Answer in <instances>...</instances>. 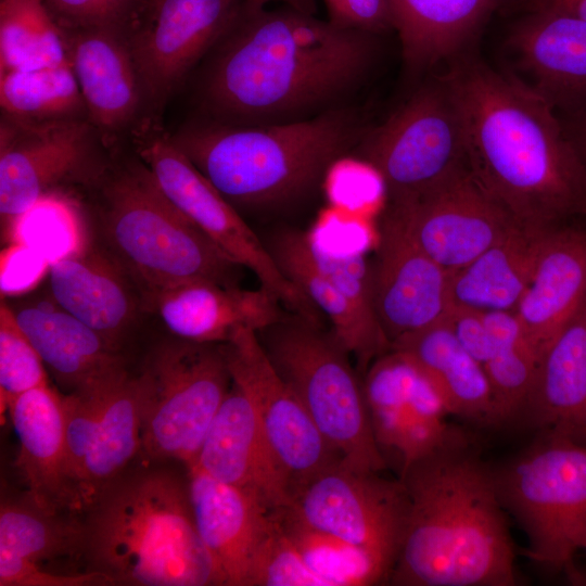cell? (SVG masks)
Returning a JSON list of instances; mask_svg holds the SVG:
<instances>
[{"label": "cell", "mask_w": 586, "mask_h": 586, "mask_svg": "<svg viewBox=\"0 0 586 586\" xmlns=\"http://www.w3.org/2000/svg\"><path fill=\"white\" fill-rule=\"evenodd\" d=\"M399 479L410 507L390 584H517L507 511L466 433L403 467Z\"/></svg>", "instance_id": "obj_3"}, {"label": "cell", "mask_w": 586, "mask_h": 586, "mask_svg": "<svg viewBox=\"0 0 586 586\" xmlns=\"http://www.w3.org/2000/svg\"><path fill=\"white\" fill-rule=\"evenodd\" d=\"M357 151L380 175L392 204L412 201L466 167L462 122L445 76L421 86L361 135Z\"/></svg>", "instance_id": "obj_10"}, {"label": "cell", "mask_w": 586, "mask_h": 586, "mask_svg": "<svg viewBox=\"0 0 586 586\" xmlns=\"http://www.w3.org/2000/svg\"><path fill=\"white\" fill-rule=\"evenodd\" d=\"M360 135L351 114L331 111L267 125L195 123L170 138L239 211L301 198Z\"/></svg>", "instance_id": "obj_6"}, {"label": "cell", "mask_w": 586, "mask_h": 586, "mask_svg": "<svg viewBox=\"0 0 586 586\" xmlns=\"http://www.w3.org/2000/svg\"><path fill=\"white\" fill-rule=\"evenodd\" d=\"M244 0H148L126 31L146 109L161 111L230 28Z\"/></svg>", "instance_id": "obj_14"}, {"label": "cell", "mask_w": 586, "mask_h": 586, "mask_svg": "<svg viewBox=\"0 0 586 586\" xmlns=\"http://www.w3.org/2000/svg\"><path fill=\"white\" fill-rule=\"evenodd\" d=\"M13 313L44 366L67 393L87 390L127 369L120 351L56 304L53 308L24 306Z\"/></svg>", "instance_id": "obj_27"}, {"label": "cell", "mask_w": 586, "mask_h": 586, "mask_svg": "<svg viewBox=\"0 0 586 586\" xmlns=\"http://www.w3.org/2000/svg\"><path fill=\"white\" fill-rule=\"evenodd\" d=\"M547 230L518 225L469 264L449 273L451 308L514 313L532 279Z\"/></svg>", "instance_id": "obj_31"}, {"label": "cell", "mask_w": 586, "mask_h": 586, "mask_svg": "<svg viewBox=\"0 0 586 586\" xmlns=\"http://www.w3.org/2000/svg\"><path fill=\"white\" fill-rule=\"evenodd\" d=\"M444 76L471 173L519 225L550 229L586 217V162L540 94L475 56L458 54Z\"/></svg>", "instance_id": "obj_1"}, {"label": "cell", "mask_w": 586, "mask_h": 586, "mask_svg": "<svg viewBox=\"0 0 586 586\" xmlns=\"http://www.w3.org/2000/svg\"><path fill=\"white\" fill-rule=\"evenodd\" d=\"M575 123L569 135L586 162V109L574 115Z\"/></svg>", "instance_id": "obj_47"}, {"label": "cell", "mask_w": 586, "mask_h": 586, "mask_svg": "<svg viewBox=\"0 0 586 586\" xmlns=\"http://www.w3.org/2000/svg\"><path fill=\"white\" fill-rule=\"evenodd\" d=\"M373 34L290 7L243 9L208 52L199 95L213 120L263 124L342 95L366 74Z\"/></svg>", "instance_id": "obj_2"}, {"label": "cell", "mask_w": 586, "mask_h": 586, "mask_svg": "<svg viewBox=\"0 0 586 586\" xmlns=\"http://www.w3.org/2000/svg\"><path fill=\"white\" fill-rule=\"evenodd\" d=\"M329 22L337 27L378 34L393 28L386 0H323Z\"/></svg>", "instance_id": "obj_44"}, {"label": "cell", "mask_w": 586, "mask_h": 586, "mask_svg": "<svg viewBox=\"0 0 586 586\" xmlns=\"http://www.w3.org/2000/svg\"><path fill=\"white\" fill-rule=\"evenodd\" d=\"M412 72L457 56L501 0H386Z\"/></svg>", "instance_id": "obj_33"}, {"label": "cell", "mask_w": 586, "mask_h": 586, "mask_svg": "<svg viewBox=\"0 0 586 586\" xmlns=\"http://www.w3.org/2000/svg\"><path fill=\"white\" fill-rule=\"evenodd\" d=\"M257 334L278 373L342 460L358 470L381 472L386 461L372 432L364 382L332 332L293 314Z\"/></svg>", "instance_id": "obj_7"}, {"label": "cell", "mask_w": 586, "mask_h": 586, "mask_svg": "<svg viewBox=\"0 0 586 586\" xmlns=\"http://www.w3.org/2000/svg\"><path fill=\"white\" fill-rule=\"evenodd\" d=\"M194 524L225 585L246 586L254 551L270 523V510L250 493L189 467Z\"/></svg>", "instance_id": "obj_24"}, {"label": "cell", "mask_w": 586, "mask_h": 586, "mask_svg": "<svg viewBox=\"0 0 586 586\" xmlns=\"http://www.w3.org/2000/svg\"><path fill=\"white\" fill-rule=\"evenodd\" d=\"M445 400L450 416L474 426L505 424L484 368L460 344L447 317L394 342Z\"/></svg>", "instance_id": "obj_26"}, {"label": "cell", "mask_w": 586, "mask_h": 586, "mask_svg": "<svg viewBox=\"0 0 586 586\" xmlns=\"http://www.w3.org/2000/svg\"><path fill=\"white\" fill-rule=\"evenodd\" d=\"M540 435L491 467L500 501L527 539L526 555L552 571L572 570L586 540V444Z\"/></svg>", "instance_id": "obj_8"}, {"label": "cell", "mask_w": 586, "mask_h": 586, "mask_svg": "<svg viewBox=\"0 0 586 586\" xmlns=\"http://www.w3.org/2000/svg\"><path fill=\"white\" fill-rule=\"evenodd\" d=\"M48 277L54 304L120 352L149 314L133 280L93 242L53 259Z\"/></svg>", "instance_id": "obj_18"}, {"label": "cell", "mask_w": 586, "mask_h": 586, "mask_svg": "<svg viewBox=\"0 0 586 586\" xmlns=\"http://www.w3.org/2000/svg\"><path fill=\"white\" fill-rule=\"evenodd\" d=\"M266 289L226 286L211 281L184 282L145 302L171 335L198 343H227L242 329L259 332L288 316Z\"/></svg>", "instance_id": "obj_21"}, {"label": "cell", "mask_w": 586, "mask_h": 586, "mask_svg": "<svg viewBox=\"0 0 586 586\" xmlns=\"http://www.w3.org/2000/svg\"><path fill=\"white\" fill-rule=\"evenodd\" d=\"M137 155L167 199L234 262L250 269L262 288L314 323L322 314L281 272L267 245L214 184L174 143L170 135L145 122L133 131Z\"/></svg>", "instance_id": "obj_11"}, {"label": "cell", "mask_w": 586, "mask_h": 586, "mask_svg": "<svg viewBox=\"0 0 586 586\" xmlns=\"http://www.w3.org/2000/svg\"><path fill=\"white\" fill-rule=\"evenodd\" d=\"M308 246L315 264L352 305L364 316L378 322L372 304L370 265L362 254L334 255L322 249L310 234Z\"/></svg>", "instance_id": "obj_42"}, {"label": "cell", "mask_w": 586, "mask_h": 586, "mask_svg": "<svg viewBox=\"0 0 586 586\" xmlns=\"http://www.w3.org/2000/svg\"><path fill=\"white\" fill-rule=\"evenodd\" d=\"M67 62L64 34L42 0L0 1V74Z\"/></svg>", "instance_id": "obj_38"}, {"label": "cell", "mask_w": 586, "mask_h": 586, "mask_svg": "<svg viewBox=\"0 0 586 586\" xmlns=\"http://www.w3.org/2000/svg\"><path fill=\"white\" fill-rule=\"evenodd\" d=\"M88 120L102 135L136 129L144 122L145 97L126 31L112 28L62 30Z\"/></svg>", "instance_id": "obj_20"}, {"label": "cell", "mask_w": 586, "mask_h": 586, "mask_svg": "<svg viewBox=\"0 0 586 586\" xmlns=\"http://www.w3.org/2000/svg\"><path fill=\"white\" fill-rule=\"evenodd\" d=\"M140 381L128 369L106 385L101 419L68 511L87 512L141 451Z\"/></svg>", "instance_id": "obj_32"}, {"label": "cell", "mask_w": 586, "mask_h": 586, "mask_svg": "<svg viewBox=\"0 0 586 586\" xmlns=\"http://www.w3.org/2000/svg\"><path fill=\"white\" fill-rule=\"evenodd\" d=\"M391 208L416 243L448 273L519 225L482 188L468 165L425 194Z\"/></svg>", "instance_id": "obj_16"}, {"label": "cell", "mask_w": 586, "mask_h": 586, "mask_svg": "<svg viewBox=\"0 0 586 586\" xmlns=\"http://www.w3.org/2000/svg\"><path fill=\"white\" fill-rule=\"evenodd\" d=\"M370 278L375 318L390 346L445 319L451 309L449 273L416 243L391 207L380 225Z\"/></svg>", "instance_id": "obj_17"}, {"label": "cell", "mask_w": 586, "mask_h": 586, "mask_svg": "<svg viewBox=\"0 0 586 586\" xmlns=\"http://www.w3.org/2000/svg\"><path fill=\"white\" fill-rule=\"evenodd\" d=\"M90 122H25L7 116L0 125V217L2 239L18 241L22 222L44 196L69 181L88 183L97 162Z\"/></svg>", "instance_id": "obj_12"}, {"label": "cell", "mask_w": 586, "mask_h": 586, "mask_svg": "<svg viewBox=\"0 0 586 586\" xmlns=\"http://www.w3.org/2000/svg\"><path fill=\"white\" fill-rule=\"evenodd\" d=\"M583 550H585V551H586V540H585V544H584Z\"/></svg>", "instance_id": "obj_48"}, {"label": "cell", "mask_w": 586, "mask_h": 586, "mask_svg": "<svg viewBox=\"0 0 586 586\" xmlns=\"http://www.w3.org/2000/svg\"><path fill=\"white\" fill-rule=\"evenodd\" d=\"M379 473L340 460L297 487L286 506L313 527L373 551L393 571L410 502L400 479Z\"/></svg>", "instance_id": "obj_13"}, {"label": "cell", "mask_w": 586, "mask_h": 586, "mask_svg": "<svg viewBox=\"0 0 586 586\" xmlns=\"http://www.w3.org/2000/svg\"><path fill=\"white\" fill-rule=\"evenodd\" d=\"M86 186L91 242L127 272L144 304L184 282L240 285L242 266L167 199L138 155L103 165Z\"/></svg>", "instance_id": "obj_5"}, {"label": "cell", "mask_w": 586, "mask_h": 586, "mask_svg": "<svg viewBox=\"0 0 586 586\" xmlns=\"http://www.w3.org/2000/svg\"><path fill=\"white\" fill-rule=\"evenodd\" d=\"M364 391L378 446L398 455L417 424L444 421L447 406L423 372L403 354L390 349L368 367Z\"/></svg>", "instance_id": "obj_30"}, {"label": "cell", "mask_w": 586, "mask_h": 586, "mask_svg": "<svg viewBox=\"0 0 586 586\" xmlns=\"http://www.w3.org/2000/svg\"><path fill=\"white\" fill-rule=\"evenodd\" d=\"M2 115L25 122L88 119L69 62L0 74Z\"/></svg>", "instance_id": "obj_36"}, {"label": "cell", "mask_w": 586, "mask_h": 586, "mask_svg": "<svg viewBox=\"0 0 586 586\" xmlns=\"http://www.w3.org/2000/svg\"><path fill=\"white\" fill-rule=\"evenodd\" d=\"M8 412L18 438L15 461L26 495L37 505L65 511L63 394L50 385L17 396Z\"/></svg>", "instance_id": "obj_28"}, {"label": "cell", "mask_w": 586, "mask_h": 586, "mask_svg": "<svg viewBox=\"0 0 586 586\" xmlns=\"http://www.w3.org/2000/svg\"><path fill=\"white\" fill-rule=\"evenodd\" d=\"M138 375L141 451L190 467L231 385L225 343L173 335L151 349Z\"/></svg>", "instance_id": "obj_9"}, {"label": "cell", "mask_w": 586, "mask_h": 586, "mask_svg": "<svg viewBox=\"0 0 586 586\" xmlns=\"http://www.w3.org/2000/svg\"><path fill=\"white\" fill-rule=\"evenodd\" d=\"M271 512L324 586H369L390 581L392 566L373 551L313 527L288 506Z\"/></svg>", "instance_id": "obj_34"}, {"label": "cell", "mask_w": 586, "mask_h": 586, "mask_svg": "<svg viewBox=\"0 0 586 586\" xmlns=\"http://www.w3.org/2000/svg\"><path fill=\"white\" fill-rule=\"evenodd\" d=\"M84 556L113 585H225L194 524L188 483L124 473L87 511Z\"/></svg>", "instance_id": "obj_4"}, {"label": "cell", "mask_w": 586, "mask_h": 586, "mask_svg": "<svg viewBox=\"0 0 586 586\" xmlns=\"http://www.w3.org/2000/svg\"><path fill=\"white\" fill-rule=\"evenodd\" d=\"M72 513L64 515L37 505L27 495L2 497L0 550L35 563L84 555L85 528Z\"/></svg>", "instance_id": "obj_35"}, {"label": "cell", "mask_w": 586, "mask_h": 586, "mask_svg": "<svg viewBox=\"0 0 586 586\" xmlns=\"http://www.w3.org/2000/svg\"><path fill=\"white\" fill-rule=\"evenodd\" d=\"M246 586H324L270 510V523L252 557Z\"/></svg>", "instance_id": "obj_40"}, {"label": "cell", "mask_w": 586, "mask_h": 586, "mask_svg": "<svg viewBox=\"0 0 586 586\" xmlns=\"http://www.w3.org/2000/svg\"><path fill=\"white\" fill-rule=\"evenodd\" d=\"M519 68L532 89L553 109H586V21L530 10L508 38Z\"/></svg>", "instance_id": "obj_22"}, {"label": "cell", "mask_w": 586, "mask_h": 586, "mask_svg": "<svg viewBox=\"0 0 586 586\" xmlns=\"http://www.w3.org/2000/svg\"><path fill=\"white\" fill-rule=\"evenodd\" d=\"M491 339L483 368L505 422L518 419L530 394L539 353L512 311L483 313Z\"/></svg>", "instance_id": "obj_37"}, {"label": "cell", "mask_w": 586, "mask_h": 586, "mask_svg": "<svg viewBox=\"0 0 586 586\" xmlns=\"http://www.w3.org/2000/svg\"><path fill=\"white\" fill-rule=\"evenodd\" d=\"M231 380L251 399L263 433L285 473L291 494L342 460L304 405L278 373L256 331L242 329L225 343Z\"/></svg>", "instance_id": "obj_15"}, {"label": "cell", "mask_w": 586, "mask_h": 586, "mask_svg": "<svg viewBox=\"0 0 586 586\" xmlns=\"http://www.w3.org/2000/svg\"><path fill=\"white\" fill-rule=\"evenodd\" d=\"M44 364L18 326L12 307L0 306V412L21 394L48 385Z\"/></svg>", "instance_id": "obj_39"}, {"label": "cell", "mask_w": 586, "mask_h": 586, "mask_svg": "<svg viewBox=\"0 0 586 586\" xmlns=\"http://www.w3.org/2000/svg\"><path fill=\"white\" fill-rule=\"evenodd\" d=\"M113 585L95 571L81 574H54L41 570L39 564L0 550V586H93Z\"/></svg>", "instance_id": "obj_43"}, {"label": "cell", "mask_w": 586, "mask_h": 586, "mask_svg": "<svg viewBox=\"0 0 586 586\" xmlns=\"http://www.w3.org/2000/svg\"><path fill=\"white\" fill-rule=\"evenodd\" d=\"M278 1L283 2L286 7H290L302 13L314 15L316 12L315 0H244V8L246 10L263 9L269 2Z\"/></svg>", "instance_id": "obj_46"}, {"label": "cell", "mask_w": 586, "mask_h": 586, "mask_svg": "<svg viewBox=\"0 0 586 586\" xmlns=\"http://www.w3.org/2000/svg\"><path fill=\"white\" fill-rule=\"evenodd\" d=\"M586 303V229L560 225L543 237L530 284L514 314L543 348Z\"/></svg>", "instance_id": "obj_23"}, {"label": "cell", "mask_w": 586, "mask_h": 586, "mask_svg": "<svg viewBox=\"0 0 586 586\" xmlns=\"http://www.w3.org/2000/svg\"><path fill=\"white\" fill-rule=\"evenodd\" d=\"M520 417L539 433L586 441V303L543 348Z\"/></svg>", "instance_id": "obj_25"}, {"label": "cell", "mask_w": 586, "mask_h": 586, "mask_svg": "<svg viewBox=\"0 0 586 586\" xmlns=\"http://www.w3.org/2000/svg\"><path fill=\"white\" fill-rule=\"evenodd\" d=\"M267 249L281 272L324 315L339 343L359 368L368 369L391 346L378 322L358 311L311 258L308 234L295 229L276 232Z\"/></svg>", "instance_id": "obj_29"}, {"label": "cell", "mask_w": 586, "mask_h": 586, "mask_svg": "<svg viewBox=\"0 0 586 586\" xmlns=\"http://www.w3.org/2000/svg\"><path fill=\"white\" fill-rule=\"evenodd\" d=\"M62 30L112 28L127 31L148 0H42Z\"/></svg>", "instance_id": "obj_41"}, {"label": "cell", "mask_w": 586, "mask_h": 586, "mask_svg": "<svg viewBox=\"0 0 586 586\" xmlns=\"http://www.w3.org/2000/svg\"><path fill=\"white\" fill-rule=\"evenodd\" d=\"M530 10L562 13L586 21V0H528Z\"/></svg>", "instance_id": "obj_45"}, {"label": "cell", "mask_w": 586, "mask_h": 586, "mask_svg": "<svg viewBox=\"0 0 586 586\" xmlns=\"http://www.w3.org/2000/svg\"><path fill=\"white\" fill-rule=\"evenodd\" d=\"M190 467L250 493L269 510L290 501L289 480L263 433L255 408L232 380Z\"/></svg>", "instance_id": "obj_19"}]
</instances>
